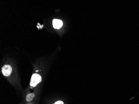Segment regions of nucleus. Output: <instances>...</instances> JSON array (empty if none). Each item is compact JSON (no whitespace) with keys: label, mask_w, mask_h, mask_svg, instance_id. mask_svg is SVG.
<instances>
[{"label":"nucleus","mask_w":139,"mask_h":104,"mask_svg":"<svg viewBox=\"0 0 139 104\" xmlns=\"http://www.w3.org/2000/svg\"><path fill=\"white\" fill-rule=\"evenodd\" d=\"M41 80L42 78L40 75L37 74H34L31 77L30 85L32 87H35L41 81Z\"/></svg>","instance_id":"nucleus-1"},{"label":"nucleus","mask_w":139,"mask_h":104,"mask_svg":"<svg viewBox=\"0 0 139 104\" xmlns=\"http://www.w3.org/2000/svg\"><path fill=\"white\" fill-rule=\"evenodd\" d=\"M35 94L33 93H32L29 94L27 95L26 98V100L28 102H30V101L32 100L33 98L34 97Z\"/></svg>","instance_id":"nucleus-4"},{"label":"nucleus","mask_w":139,"mask_h":104,"mask_svg":"<svg viewBox=\"0 0 139 104\" xmlns=\"http://www.w3.org/2000/svg\"><path fill=\"white\" fill-rule=\"evenodd\" d=\"M54 104H63V102L62 101H58L56 102V103Z\"/></svg>","instance_id":"nucleus-5"},{"label":"nucleus","mask_w":139,"mask_h":104,"mask_svg":"<svg viewBox=\"0 0 139 104\" xmlns=\"http://www.w3.org/2000/svg\"><path fill=\"white\" fill-rule=\"evenodd\" d=\"M52 24H53L54 28L58 29L62 26L63 23V22L60 20L54 19L52 22Z\"/></svg>","instance_id":"nucleus-3"},{"label":"nucleus","mask_w":139,"mask_h":104,"mask_svg":"<svg viewBox=\"0 0 139 104\" xmlns=\"http://www.w3.org/2000/svg\"><path fill=\"white\" fill-rule=\"evenodd\" d=\"M12 72V68L9 65H5L2 68V72L5 76H9Z\"/></svg>","instance_id":"nucleus-2"}]
</instances>
